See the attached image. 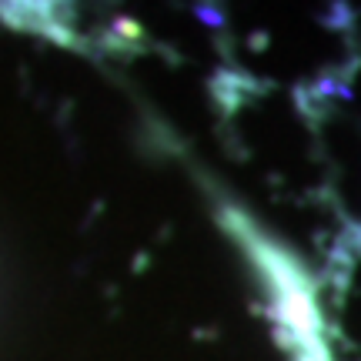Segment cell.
Returning <instances> with one entry per match:
<instances>
[{"instance_id":"cell-1","label":"cell","mask_w":361,"mask_h":361,"mask_svg":"<svg viewBox=\"0 0 361 361\" xmlns=\"http://www.w3.org/2000/svg\"><path fill=\"white\" fill-rule=\"evenodd\" d=\"M231 231L238 234V241L251 255L255 268L268 281L271 301H274V311L281 314L284 335H288V345L295 351V361H328L322 318H318L314 298H311V284L305 278L301 264L288 251H281L274 241H268L255 224L238 218V214H231Z\"/></svg>"}]
</instances>
